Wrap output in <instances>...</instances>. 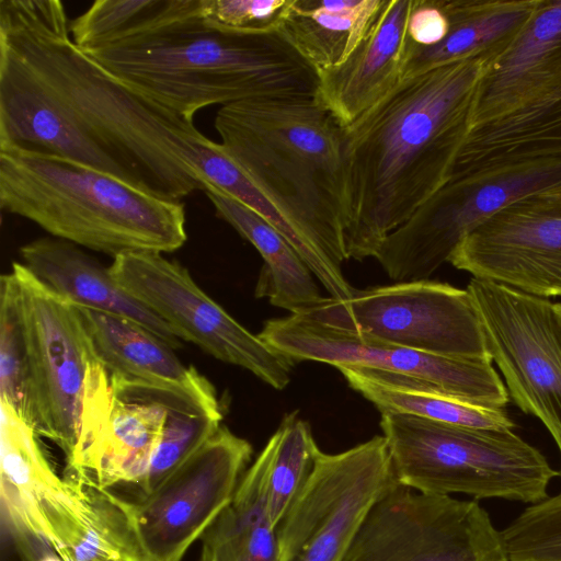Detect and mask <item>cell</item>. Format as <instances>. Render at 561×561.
I'll return each mask as SVG.
<instances>
[{
	"instance_id": "3957f363",
	"label": "cell",
	"mask_w": 561,
	"mask_h": 561,
	"mask_svg": "<svg viewBox=\"0 0 561 561\" xmlns=\"http://www.w3.org/2000/svg\"><path fill=\"white\" fill-rule=\"evenodd\" d=\"M121 82L194 121L207 106L316 96L318 72L279 32L244 33L191 11L84 51Z\"/></svg>"
},
{
	"instance_id": "cb8c5ba5",
	"label": "cell",
	"mask_w": 561,
	"mask_h": 561,
	"mask_svg": "<svg viewBox=\"0 0 561 561\" xmlns=\"http://www.w3.org/2000/svg\"><path fill=\"white\" fill-rule=\"evenodd\" d=\"M1 514L7 531L48 540L42 505L65 485L46 458L34 427L0 400ZM49 541V540H48Z\"/></svg>"
},
{
	"instance_id": "2e32d148",
	"label": "cell",
	"mask_w": 561,
	"mask_h": 561,
	"mask_svg": "<svg viewBox=\"0 0 561 561\" xmlns=\"http://www.w3.org/2000/svg\"><path fill=\"white\" fill-rule=\"evenodd\" d=\"M448 262L476 278L561 297V182L493 214L459 242Z\"/></svg>"
},
{
	"instance_id": "277c9868",
	"label": "cell",
	"mask_w": 561,
	"mask_h": 561,
	"mask_svg": "<svg viewBox=\"0 0 561 561\" xmlns=\"http://www.w3.org/2000/svg\"><path fill=\"white\" fill-rule=\"evenodd\" d=\"M214 126L224 152L342 272L348 260L342 127L316 99L255 98L220 106Z\"/></svg>"
},
{
	"instance_id": "f35d334b",
	"label": "cell",
	"mask_w": 561,
	"mask_h": 561,
	"mask_svg": "<svg viewBox=\"0 0 561 561\" xmlns=\"http://www.w3.org/2000/svg\"><path fill=\"white\" fill-rule=\"evenodd\" d=\"M554 307H556V310H557L558 317H559L560 322H561V302H557V304H554Z\"/></svg>"
},
{
	"instance_id": "8fae6325",
	"label": "cell",
	"mask_w": 561,
	"mask_h": 561,
	"mask_svg": "<svg viewBox=\"0 0 561 561\" xmlns=\"http://www.w3.org/2000/svg\"><path fill=\"white\" fill-rule=\"evenodd\" d=\"M466 289L510 399L543 424L561 455V322L554 304L476 277Z\"/></svg>"
},
{
	"instance_id": "ac0fdd59",
	"label": "cell",
	"mask_w": 561,
	"mask_h": 561,
	"mask_svg": "<svg viewBox=\"0 0 561 561\" xmlns=\"http://www.w3.org/2000/svg\"><path fill=\"white\" fill-rule=\"evenodd\" d=\"M413 0H383L368 32L339 66L318 71L316 99L342 128L385 99L403 79Z\"/></svg>"
},
{
	"instance_id": "ba28073f",
	"label": "cell",
	"mask_w": 561,
	"mask_h": 561,
	"mask_svg": "<svg viewBox=\"0 0 561 561\" xmlns=\"http://www.w3.org/2000/svg\"><path fill=\"white\" fill-rule=\"evenodd\" d=\"M300 314L386 344L491 360L468 290L447 283L421 279L354 289L347 299L322 297Z\"/></svg>"
},
{
	"instance_id": "7402d4cb",
	"label": "cell",
	"mask_w": 561,
	"mask_h": 561,
	"mask_svg": "<svg viewBox=\"0 0 561 561\" xmlns=\"http://www.w3.org/2000/svg\"><path fill=\"white\" fill-rule=\"evenodd\" d=\"M561 161V85L535 102L472 126L455 171L512 169Z\"/></svg>"
},
{
	"instance_id": "83f0119b",
	"label": "cell",
	"mask_w": 561,
	"mask_h": 561,
	"mask_svg": "<svg viewBox=\"0 0 561 561\" xmlns=\"http://www.w3.org/2000/svg\"><path fill=\"white\" fill-rule=\"evenodd\" d=\"M383 0H293L278 32L317 72L344 62Z\"/></svg>"
},
{
	"instance_id": "e575fe53",
	"label": "cell",
	"mask_w": 561,
	"mask_h": 561,
	"mask_svg": "<svg viewBox=\"0 0 561 561\" xmlns=\"http://www.w3.org/2000/svg\"><path fill=\"white\" fill-rule=\"evenodd\" d=\"M26 347L11 273L0 279V400L24 419Z\"/></svg>"
},
{
	"instance_id": "7c38bea8",
	"label": "cell",
	"mask_w": 561,
	"mask_h": 561,
	"mask_svg": "<svg viewBox=\"0 0 561 561\" xmlns=\"http://www.w3.org/2000/svg\"><path fill=\"white\" fill-rule=\"evenodd\" d=\"M294 363L313 360L390 374L491 409H505L507 388L490 359L423 353L352 334L300 313L265 321L257 334Z\"/></svg>"
},
{
	"instance_id": "4fadbf2b",
	"label": "cell",
	"mask_w": 561,
	"mask_h": 561,
	"mask_svg": "<svg viewBox=\"0 0 561 561\" xmlns=\"http://www.w3.org/2000/svg\"><path fill=\"white\" fill-rule=\"evenodd\" d=\"M115 280L164 320L184 341L242 367L276 390L290 381L294 362L252 334L194 282L186 267L162 253L133 252L113 259Z\"/></svg>"
},
{
	"instance_id": "6da1fadb",
	"label": "cell",
	"mask_w": 561,
	"mask_h": 561,
	"mask_svg": "<svg viewBox=\"0 0 561 561\" xmlns=\"http://www.w3.org/2000/svg\"><path fill=\"white\" fill-rule=\"evenodd\" d=\"M204 136L80 49L64 2L0 0V146L71 159L181 201L203 191L193 159Z\"/></svg>"
},
{
	"instance_id": "f546056e",
	"label": "cell",
	"mask_w": 561,
	"mask_h": 561,
	"mask_svg": "<svg viewBox=\"0 0 561 561\" xmlns=\"http://www.w3.org/2000/svg\"><path fill=\"white\" fill-rule=\"evenodd\" d=\"M193 163L203 181V188L204 184L213 185L275 227L297 251L330 297L346 299L352 296L354 288L343 272L331 267L312 250L277 206L224 152L219 142L204 136L196 145Z\"/></svg>"
},
{
	"instance_id": "d4e9b609",
	"label": "cell",
	"mask_w": 561,
	"mask_h": 561,
	"mask_svg": "<svg viewBox=\"0 0 561 561\" xmlns=\"http://www.w3.org/2000/svg\"><path fill=\"white\" fill-rule=\"evenodd\" d=\"M168 408L156 400L112 393L104 425L80 469L64 476L101 488L142 482L161 437Z\"/></svg>"
},
{
	"instance_id": "d6986e66",
	"label": "cell",
	"mask_w": 561,
	"mask_h": 561,
	"mask_svg": "<svg viewBox=\"0 0 561 561\" xmlns=\"http://www.w3.org/2000/svg\"><path fill=\"white\" fill-rule=\"evenodd\" d=\"M560 85L561 0H540L510 46L485 67L471 127L515 112Z\"/></svg>"
},
{
	"instance_id": "4316f807",
	"label": "cell",
	"mask_w": 561,
	"mask_h": 561,
	"mask_svg": "<svg viewBox=\"0 0 561 561\" xmlns=\"http://www.w3.org/2000/svg\"><path fill=\"white\" fill-rule=\"evenodd\" d=\"M270 450L243 473L230 503L202 537L208 561H279L277 528L267 511Z\"/></svg>"
},
{
	"instance_id": "d590c367",
	"label": "cell",
	"mask_w": 561,
	"mask_h": 561,
	"mask_svg": "<svg viewBox=\"0 0 561 561\" xmlns=\"http://www.w3.org/2000/svg\"><path fill=\"white\" fill-rule=\"evenodd\" d=\"M293 0H204V16L228 30L278 32Z\"/></svg>"
},
{
	"instance_id": "ab89813d",
	"label": "cell",
	"mask_w": 561,
	"mask_h": 561,
	"mask_svg": "<svg viewBox=\"0 0 561 561\" xmlns=\"http://www.w3.org/2000/svg\"><path fill=\"white\" fill-rule=\"evenodd\" d=\"M198 561H208L205 558L201 557Z\"/></svg>"
},
{
	"instance_id": "5b68a950",
	"label": "cell",
	"mask_w": 561,
	"mask_h": 561,
	"mask_svg": "<svg viewBox=\"0 0 561 561\" xmlns=\"http://www.w3.org/2000/svg\"><path fill=\"white\" fill-rule=\"evenodd\" d=\"M0 207L113 259L184 245L185 207L64 157L0 146Z\"/></svg>"
},
{
	"instance_id": "44dd1931",
	"label": "cell",
	"mask_w": 561,
	"mask_h": 561,
	"mask_svg": "<svg viewBox=\"0 0 561 561\" xmlns=\"http://www.w3.org/2000/svg\"><path fill=\"white\" fill-rule=\"evenodd\" d=\"M21 263L47 288L68 302L129 319L165 341L173 348L182 340L172 328L126 291L108 266L69 241L44 237L20 248Z\"/></svg>"
},
{
	"instance_id": "9a60e30c",
	"label": "cell",
	"mask_w": 561,
	"mask_h": 561,
	"mask_svg": "<svg viewBox=\"0 0 561 561\" xmlns=\"http://www.w3.org/2000/svg\"><path fill=\"white\" fill-rule=\"evenodd\" d=\"M251 444L221 425L153 491L130 501L142 561H182L232 500L251 459Z\"/></svg>"
},
{
	"instance_id": "ffe728a7",
	"label": "cell",
	"mask_w": 561,
	"mask_h": 561,
	"mask_svg": "<svg viewBox=\"0 0 561 561\" xmlns=\"http://www.w3.org/2000/svg\"><path fill=\"white\" fill-rule=\"evenodd\" d=\"M42 506L48 540L65 561H142L129 503L91 482L66 478Z\"/></svg>"
},
{
	"instance_id": "603a6c76",
	"label": "cell",
	"mask_w": 561,
	"mask_h": 561,
	"mask_svg": "<svg viewBox=\"0 0 561 561\" xmlns=\"http://www.w3.org/2000/svg\"><path fill=\"white\" fill-rule=\"evenodd\" d=\"M540 0H442L444 39L430 47L407 42L403 78L472 57L494 60L529 21Z\"/></svg>"
},
{
	"instance_id": "1f68e13d",
	"label": "cell",
	"mask_w": 561,
	"mask_h": 561,
	"mask_svg": "<svg viewBox=\"0 0 561 561\" xmlns=\"http://www.w3.org/2000/svg\"><path fill=\"white\" fill-rule=\"evenodd\" d=\"M270 450L267 471V511L277 528L306 483L320 448L310 424L298 411L286 414L265 444Z\"/></svg>"
},
{
	"instance_id": "8d00e7d4",
	"label": "cell",
	"mask_w": 561,
	"mask_h": 561,
	"mask_svg": "<svg viewBox=\"0 0 561 561\" xmlns=\"http://www.w3.org/2000/svg\"><path fill=\"white\" fill-rule=\"evenodd\" d=\"M448 32V19L442 0H413L408 20V43L430 47L440 43Z\"/></svg>"
},
{
	"instance_id": "5bb4252c",
	"label": "cell",
	"mask_w": 561,
	"mask_h": 561,
	"mask_svg": "<svg viewBox=\"0 0 561 561\" xmlns=\"http://www.w3.org/2000/svg\"><path fill=\"white\" fill-rule=\"evenodd\" d=\"M343 561H507L501 533L477 500L397 483L368 512Z\"/></svg>"
},
{
	"instance_id": "f1b7e54d",
	"label": "cell",
	"mask_w": 561,
	"mask_h": 561,
	"mask_svg": "<svg viewBox=\"0 0 561 561\" xmlns=\"http://www.w3.org/2000/svg\"><path fill=\"white\" fill-rule=\"evenodd\" d=\"M348 386L380 413H401L450 425L481 430H515L505 409L480 407L439 393L400 377L355 367L337 368Z\"/></svg>"
},
{
	"instance_id": "484cf974",
	"label": "cell",
	"mask_w": 561,
	"mask_h": 561,
	"mask_svg": "<svg viewBox=\"0 0 561 561\" xmlns=\"http://www.w3.org/2000/svg\"><path fill=\"white\" fill-rule=\"evenodd\" d=\"M203 192L216 215L261 254L264 264L255 287L257 298L301 313L321 300L314 275L286 238L257 213L210 184Z\"/></svg>"
},
{
	"instance_id": "7a4b0ae2",
	"label": "cell",
	"mask_w": 561,
	"mask_h": 561,
	"mask_svg": "<svg viewBox=\"0 0 561 561\" xmlns=\"http://www.w3.org/2000/svg\"><path fill=\"white\" fill-rule=\"evenodd\" d=\"M490 61L472 57L403 78L342 128L348 259L375 257L451 179Z\"/></svg>"
},
{
	"instance_id": "836d02e7",
	"label": "cell",
	"mask_w": 561,
	"mask_h": 561,
	"mask_svg": "<svg viewBox=\"0 0 561 561\" xmlns=\"http://www.w3.org/2000/svg\"><path fill=\"white\" fill-rule=\"evenodd\" d=\"M500 533L507 561H561V493L530 505Z\"/></svg>"
},
{
	"instance_id": "d6a6232c",
	"label": "cell",
	"mask_w": 561,
	"mask_h": 561,
	"mask_svg": "<svg viewBox=\"0 0 561 561\" xmlns=\"http://www.w3.org/2000/svg\"><path fill=\"white\" fill-rule=\"evenodd\" d=\"M222 417L197 410L168 409L164 427L145 479L146 495L191 458L221 426Z\"/></svg>"
},
{
	"instance_id": "8992f818",
	"label": "cell",
	"mask_w": 561,
	"mask_h": 561,
	"mask_svg": "<svg viewBox=\"0 0 561 561\" xmlns=\"http://www.w3.org/2000/svg\"><path fill=\"white\" fill-rule=\"evenodd\" d=\"M13 276L26 347L24 420L64 453L66 473L89 455L107 417L112 388L77 306L21 262Z\"/></svg>"
},
{
	"instance_id": "30bf717a",
	"label": "cell",
	"mask_w": 561,
	"mask_h": 561,
	"mask_svg": "<svg viewBox=\"0 0 561 561\" xmlns=\"http://www.w3.org/2000/svg\"><path fill=\"white\" fill-rule=\"evenodd\" d=\"M397 483L383 436L337 454L319 450L277 526L279 561H343L368 512Z\"/></svg>"
},
{
	"instance_id": "52a82bcc",
	"label": "cell",
	"mask_w": 561,
	"mask_h": 561,
	"mask_svg": "<svg viewBox=\"0 0 561 561\" xmlns=\"http://www.w3.org/2000/svg\"><path fill=\"white\" fill-rule=\"evenodd\" d=\"M396 480L417 492L538 503L560 476L514 430L471 428L381 413Z\"/></svg>"
},
{
	"instance_id": "9c48e42d",
	"label": "cell",
	"mask_w": 561,
	"mask_h": 561,
	"mask_svg": "<svg viewBox=\"0 0 561 561\" xmlns=\"http://www.w3.org/2000/svg\"><path fill=\"white\" fill-rule=\"evenodd\" d=\"M561 182V161L454 173L381 243L375 259L397 282L427 279L459 242L507 204Z\"/></svg>"
},
{
	"instance_id": "4dcf8cb0",
	"label": "cell",
	"mask_w": 561,
	"mask_h": 561,
	"mask_svg": "<svg viewBox=\"0 0 561 561\" xmlns=\"http://www.w3.org/2000/svg\"><path fill=\"white\" fill-rule=\"evenodd\" d=\"M195 0H96L70 21L73 43L83 51L144 32L180 15Z\"/></svg>"
},
{
	"instance_id": "e0dca14e",
	"label": "cell",
	"mask_w": 561,
	"mask_h": 561,
	"mask_svg": "<svg viewBox=\"0 0 561 561\" xmlns=\"http://www.w3.org/2000/svg\"><path fill=\"white\" fill-rule=\"evenodd\" d=\"M78 309L114 396H172L224 416L210 381L194 367L185 366L165 341L129 319Z\"/></svg>"
},
{
	"instance_id": "74e56055",
	"label": "cell",
	"mask_w": 561,
	"mask_h": 561,
	"mask_svg": "<svg viewBox=\"0 0 561 561\" xmlns=\"http://www.w3.org/2000/svg\"><path fill=\"white\" fill-rule=\"evenodd\" d=\"M21 561H65L50 542L27 531L9 534Z\"/></svg>"
}]
</instances>
